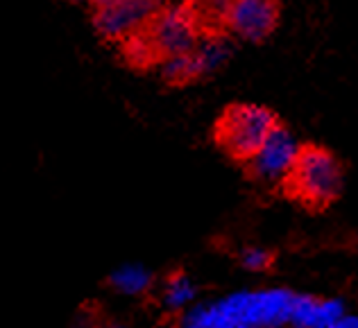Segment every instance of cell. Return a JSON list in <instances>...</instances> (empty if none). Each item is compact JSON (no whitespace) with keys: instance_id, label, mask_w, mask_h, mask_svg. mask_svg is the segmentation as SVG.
<instances>
[{"instance_id":"1","label":"cell","mask_w":358,"mask_h":328,"mask_svg":"<svg viewBox=\"0 0 358 328\" xmlns=\"http://www.w3.org/2000/svg\"><path fill=\"white\" fill-rule=\"evenodd\" d=\"M345 174V161L331 147L306 140L295 147V154L275 188V197L295 204L306 215H324L341 202Z\"/></svg>"},{"instance_id":"2","label":"cell","mask_w":358,"mask_h":328,"mask_svg":"<svg viewBox=\"0 0 358 328\" xmlns=\"http://www.w3.org/2000/svg\"><path fill=\"white\" fill-rule=\"evenodd\" d=\"M272 109L254 102H229L213 120V147L234 165H245L279 123Z\"/></svg>"},{"instance_id":"3","label":"cell","mask_w":358,"mask_h":328,"mask_svg":"<svg viewBox=\"0 0 358 328\" xmlns=\"http://www.w3.org/2000/svg\"><path fill=\"white\" fill-rule=\"evenodd\" d=\"M138 30L143 32L150 48L155 50L159 64L175 54L193 50V45L200 39L182 7L171 3H164Z\"/></svg>"},{"instance_id":"4","label":"cell","mask_w":358,"mask_h":328,"mask_svg":"<svg viewBox=\"0 0 358 328\" xmlns=\"http://www.w3.org/2000/svg\"><path fill=\"white\" fill-rule=\"evenodd\" d=\"M295 138L290 134L288 125L284 120H279L275 129L270 131V136L266 138V143L261 145V149L245 165H241L243 177L250 184L259 186V188H268L275 195V188L279 179L284 177L286 167L290 163V158L295 154Z\"/></svg>"},{"instance_id":"5","label":"cell","mask_w":358,"mask_h":328,"mask_svg":"<svg viewBox=\"0 0 358 328\" xmlns=\"http://www.w3.org/2000/svg\"><path fill=\"white\" fill-rule=\"evenodd\" d=\"M284 0H234L229 14V34L248 43H266L277 32Z\"/></svg>"},{"instance_id":"6","label":"cell","mask_w":358,"mask_h":328,"mask_svg":"<svg viewBox=\"0 0 358 328\" xmlns=\"http://www.w3.org/2000/svg\"><path fill=\"white\" fill-rule=\"evenodd\" d=\"M164 3L166 0H116L91 9V23L100 39L116 45L127 34L136 32Z\"/></svg>"},{"instance_id":"7","label":"cell","mask_w":358,"mask_h":328,"mask_svg":"<svg viewBox=\"0 0 358 328\" xmlns=\"http://www.w3.org/2000/svg\"><path fill=\"white\" fill-rule=\"evenodd\" d=\"M231 5L234 0H184L179 7L195 27L197 36H231Z\"/></svg>"},{"instance_id":"8","label":"cell","mask_w":358,"mask_h":328,"mask_svg":"<svg viewBox=\"0 0 358 328\" xmlns=\"http://www.w3.org/2000/svg\"><path fill=\"white\" fill-rule=\"evenodd\" d=\"M193 52L197 64H200L202 77L209 80L211 75L222 70V66L231 59L234 54L231 36H200L197 43L193 45Z\"/></svg>"},{"instance_id":"9","label":"cell","mask_w":358,"mask_h":328,"mask_svg":"<svg viewBox=\"0 0 358 328\" xmlns=\"http://www.w3.org/2000/svg\"><path fill=\"white\" fill-rule=\"evenodd\" d=\"M159 73H162V80L166 87H173V89H184V87H191V84L204 82L200 64H197L193 50L164 59L159 64Z\"/></svg>"},{"instance_id":"10","label":"cell","mask_w":358,"mask_h":328,"mask_svg":"<svg viewBox=\"0 0 358 328\" xmlns=\"http://www.w3.org/2000/svg\"><path fill=\"white\" fill-rule=\"evenodd\" d=\"M116 45H118L120 61L125 64L129 70H134V73H150V70L159 68L157 54H155L152 48H150V43H148V39H145L141 30L127 34L125 39H120Z\"/></svg>"},{"instance_id":"11","label":"cell","mask_w":358,"mask_h":328,"mask_svg":"<svg viewBox=\"0 0 358 328\" xmlns=\"http://www.w3.org/2000/svg\"><path fill=\"white\" fill-rule=\"evenodd\" d=\"M152 283L155 276L143 265H122L107 276V288L125 297H145Z\"/></svg>"},{"instance_id":"12","label":"cell","mask_w":358,"mask_h":328,"mask_svg":"<svg viewBox=\"0 0 358 328\" xmlns=\"http://www.w3.org/2000/svg\"><path fill=\"white\" fill-rule=\"evenodd\" d=\"M195 299V285L184 269H175L164 281L162 306L171 313H179Z\"/></svg>"},{"instance_id":"13","label":"cell","mask_w":358,"mask_h":328,"mask_svg":"<svg viewBox=\"0 0 358 328\" xmlns=\"http://www.w3.org/2000/svg\"><path fill=\"white\" fill-rule=\"evenodd\" d=\"M279 251L272 247H245L238 254V262L248 271H272L277 265Z\"/></svg>"},{"instance_id":"14","label":"cell","mask_w":358,"mask_h":328,"mask_svg":"<svg viewBox=\"0 0 358 328\" xmlns=\"http://www.w3.org/2000/svg\"><path fill=\"white\" fill-rule=\"evenodd\" d=\"M87 3H89L91 9H98V7H105L109 3H116V0H87Z\"/></svg>"},{"instance_id":"15","label":"cell","mask_w":358,"mask_h":328,"mask_svg":"<svg viewBox=\"0 0 358 328\" xmlns=\"http://www.w3.org/2000/svg\"><path fill=\"white\" fill-rule=\"evenodd\" d=\"M66 3H87V0H66Z\"/></svg>"}]
</instances>
